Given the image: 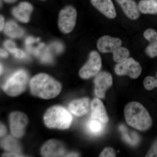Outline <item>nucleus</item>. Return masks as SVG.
Instances as JSON below:
<instances>
[{"mask_svg": "<svg viewBox=\"0 0 157 157\" xmlns=\"http://www.w3.org/2000/svg\"><path fill=\"white\" fill-rule=\"evenodd\" d=\"M91 2L94 7L108 18L113 19L116 17L115 7L111 0H91Z\"/></svg>", "mask_w": 157, "mask_h": 157, "instance_id": "2eb2a0df", "label": "nucleus"}, {"mask_svg": "<svg viewBox=\"0 0 157 157\" xmlns=\"http://www.w3.org/2000/svg\"><path fill=\"white\" fill-rule=\"evenodd\" d=\"M31 91L34 96L44 99H52L61 91L60 83L45 73H39L31 80Z\"/></svg>", "mask_w": 157, "mask_h": 157, "instance_id": "f257e3e1", "label": "nucleus"}, {"mask_svg": "<svg viewBox=\"0 0 157 157\" xmlns=\"http://www.w3.org/2000/svg\"><path fill=\"white\" fill-rule=\"evenodd\" d=\"M4 46L9 52H11V51L16 48V45L14 42L10 40H6L4 43Z\"/></svg>", "mask_w": 157, "mask_h": 157, "instance_id": "a878e982", "label": "nucleus"}, {"mask_svg": "<svg viewBox=\"0 0 157 157\" xmlns=\"http://www.w3.org/2000/svg\"><path fill=\"white\" fill-rule=\"evenodd\" d=\"M90 107V99L85 98L71 101L69 105V109L74 115L82 117L88 113Z\"/></svg>", "mask_w": 157, "mask_h": 157, "instance_id": "ddd939ff", "label": "nucleus"}, {"mask_svg": "<svg viewBox=\"0 0 157 157\" xmlns=\"http://www.w3.org/2000/svg\"><path fill=\"white\" fill-rule=\"evenodd\" d=\"M5 26V19H4V17L2 15H1V18H0V30H1V31L4 30Z\"/></svg>", "mask_w": 157, "mask_h": 157, "instance_id": "c85d7f7f", "label": "nucleus"}, {"mask_svg": "<svg viewBox=\"0 0 157 157\" xmlns=\"http://www.w3.org/2000/svg\"><path fill=\"white\" fill-rule=\"evenodd\" d=\"M91 115L90 118L100 121L104 124L109 121L106 108L103 102L98 98H95L91 103Z\"/></svg>", "mask_w": 157, "mask_h": 157, "instance_id": "f8f14e48", "label": "nucleus"}, {"mask_svg": "<svg viewBox=\"0 0 157 157\" xmlns=\"http://www.w3.org/2000/svg\"><path fill=\"white\" fill-rule=\"evenodd\" d=\"M144 86L147 90H151L157 87V72L155 77L147 76L144 80Z\"/></svg>", "mask_w": 157, "mask_h": 157, "instance_id": "4be33fe9", "label": "nucleus"}, {"mask_svg": "<svg viewBox=\"0 0 157 157\" xmlns=\"http://www.w3.org/2000/svg\"><path fill=\"white\" fill-rule=\"evenodd\" d=\"M99 156L113 157L116 156V154L115 151L112 147H107L103 150Z\"/></svg>", "mask_w": 157, "mask_h": 157, "instance_id": "5701e85b", "label": "nucleus"}, {"mask_svg": "<svg viewBox=\"0 0 157 157\" xmlns=\"http://www.w3.org/2000/svg\"><path fill=\"white\" fill-rule=\"evenodd\" d=\"M73 118L64 107L55 106L45 112L44 121L46 126L52 128L67 129L72 124Z\"/></svg>", "mask_w": 157, "mask_h": 157, "instance_id": "7ed1b4c3", "label": "nucleus"}, {"mask_svg": "<svg viewBox=\"0 0 157 157\" xmlns=\"http://www.w3.org/2000/svg\"><path fill=\"white\" fill-rule=\"evenodd\" d=\"M138 8L144 14H157V0H141Z\"/></svg>", "mask_w": 157, "mask_h": 157, "instance_id": "aec40b11", "label": "nucleus"}, {"mask_svg": "<svg viewBox=\"0 0 157 157\" xmlns=\"http://www.w3.org/2000/svg\"><path fill=\"white\" fill-rule=\"evenodd\" d=\"M102 67V60L97 52L92 51L90 54L87 63L79 70V75L81 78L88 79L96 76Z\"/></svg>", "mask_w": 157, "mask_h": 157, "instance_id": "6e6552de", "label": "nucleus"}, {"mask_svg": "<svg viewBox=\"0 0 157 157\" xmlns=\"http://www.w3.org/2000/svg\"><path fill=\"white\" fill-rule=\"evenodd\" d=\"M146 157H157V139L155 140L150 149L149 150Z\"/></svg>", "mask_w": 157, "mask_h": 157, "instance_id": "b1692460", "label": "nucleus"}, {"mask_svg": "<svg viewBox=\"0 0 157 157\" xmlns=\"http://www.w3.org/2000/svg\"><path fill=\"white\" fill-rule=\"evenodd\" d=\"M33 6L27 2H21L18 6L14 7L12 10V13L14 17L23 23L29 21L30 16L33 11Z\"/></svg>", "mask_w": 157, "mask_h": 157, "instance_id": "4468645a", "label": "nucleus"}, {"mask_svg": "<svg viewBox=\"0 0 157 157\" xmlns=\"http://www.w3.org/2000/svg\"><path fill=\"white\" fill-rule=\"evenodd\" d=\"M43 1H45V0H43Z\"/></svg>", "mask_w": 157, "mask_h": 157, "instance_id": "f704fd0d", "label": "nucleus"}, {"mask_svg": "<svg viewBox=\"0 0 157 157\" xmlns=\"http://www.w3.org/2000/svg\"><path fill=\"white\" fill-rule=\"evenodd\" d=\"M9 123L11 134L14 137L19 138L24 135L28 119L24 113L17 111L10 114Z\"/></svg>", "mask_w": 157, "mask_h": 157, "instance_id": "1a4fd4ad", "label": "nucleus"}, {"mask_svg": "<svg viewBox=\"0 0 157 157\" xmlns=\"http://www.w3.org/2000/svg\"><path fill=\"white\" fill-rule=\"evenodd\" d=\"M6 127L3 124H1V132H0V135H1V137H3L4 135H6Z\"/></svg>", "mask_w": 157, "mask_h": 157, "instance_id": "c756f323", "label": "nucleus"}, {"mask_svg": "<svg viewBox=\"0 0 157 157\" xmlns=\"http://www.w3.org/2000/svg\"><path fill=\"white\" fill-rule=\"evenodd\" d=\"M4 33L11 38H19L24 35L25 32L16 23L9 21L6 23L4 29Z\"/></svg>", "mask_w": 157, "mask_h": 157, "instance_id": "a211bd4d", "label": "nucleus"}, {"mask_svg": "<svg viewBox=\"0 0 157 157\" xmlns=\"http://www.w3.org/2000/svg\"><path fill=\"white\" fill-rule=\"evenodd\" d=\"M17 0H4L5 2H6L7 3H13L14 2H16Z\"/></svg>", "mask_w": 157, "mask_h": 157, "instance_id": "473e14b6", "label": "nucleus"}, {"mask_svg": "<svg viewBox=\"0 0 157 157\" xmlns=\"http://www.w3.org/2000/svg\"><path fill=\"white\" fill-rule=\"evenodd\" d=\"M124 13L130 19L136 20L139 17V9L134 0H116Z\"/></svg>", "mask_w": 157, "mask_h": 157, "instance_id": "f3484780", "label": "nucleus"}, {"mask_svg": "<svg viewBox=\"0 0 157 157\" xmlns=\"http://www.w3.org/2000/svg\"><path fill=\"white\" fill-rule=\"evenodd\" d=\"M116 73L119 76H129L136 79L140 76L142 67L139 63L132 58H128L118 63L115 67Z\"/></svg>", "mask_w": 157, "mask_h": 157, "instance_id": "0eeeda50", "label": "nucleus"}, {"mask_svg": "<svg viewBox=\"0 0 157 157\" xmlns=\"http://www.w3.org/2000/svg\"><path fill=\"white\" fill-rule=\"evenodd\" d=\"M28 79V75L25 71L18 70L6 80L2 86L3 90L9 96L19 95L25 90Z\"/></svg>", "mask_w": 157, "mask_h": 157, "instance_id": "39448f33", "label": "nucleus"}, {"mask_svg": "<svg viewBox=\"0 0 157 157\" xmlns=\"http://www.w3.org/2000/svg\"><path fill=\"white\" fill-rule=\"evenodd\" d=\"M1 57L2 58H6L8 56V53L4 49H1Z\"/></svg>", "mask_w": 157, "mask_h": 157, "instance_id": "7c9ffc66", "label": "nucleus"}, {"mask_svg": "<svg viewBox=\"0 0 157 157\" xmlns=\"http://www.w3.org/2000/svg\"><path fill=\"white\" fill-rule=\"evenodd\" d=\"M2 65H1V73L2 74Z\"/></svg>", "mask_w": 157, "mask_h": 157, "instance_id": "72a5a7b5", "label": "nucleus"}, {"mask_svg": "<svg viewBox=\"0 0 157 157\" xmlns=\"http://www.w3.org/2000/svg\"><path fill=\"white\" fill-rule=\"evenodd\" d=\"M65 147L63 144L56 140H48L44 144L41 153L44 157H61L64 155Z\"/></svg>", "mask_w": 157, "mask_h": 157, "instance_id": "9b49d317", "label": "nucleus"}, {"mask_svg": "<svg viewBox=\"0 0 157 157\" xmlns=\"http://www.w3.org/2000/svg\"><path fill=\"white\" fill-rule=\"evenodd\" d=\"M76 18L77 12L73 6H67L61 10L59 15L58 26L62 33H71L76 25Z\"/></svg>", "mask_w": 157, "mask_h": 157, "instance_id": "423d86ee", "label": "nucleus"}, {"mask_svg": "<svg viewBox=\"0 0 157 157\" xmlns=\"http://www.w3.org/2000/svg\"><path fill=\"white\" fill-rule=\"evenodd\" d=\"M94 82L96 95L99 98H104L106 91L112 85V76L106 71L99 72L96 75Z\"/></svg>", "mask_w": 157, "mask_h": 157, "instance_id": "9d476101", "label": "nucleus"}, {"mask_svg": "<svg viewBox=\"0 0 157 157\" xmlns=\"http://www.w3.org/2000/svg\"><path fill=\"white\" fill-rule=\"evenodd\" d=\"M4 157H24L22 155L20 154L17 153L10 152L5 153L3 155Z\"/></svg>", "mask_w": 157, "mask_h": 157, "instance_id": "bb28decb", "label": "nucleus"}, {"mask_svg": "<svg viewBox=\"0 0 157 157\" xmlns=\"http://www.w3.org/2000/svg\"><path fill=\"white\" fill-rule=\"evenodd\" d=\"M122 41L118 38L104 36L98 40L97 47L102 53L112 52L114 61H121L127 56L128 49L121 46Z\"/></svg>", "mask_w": 157, "mask_h": 157, "instance_id": "20e7f679", "label": "nucleus"}, {"mask_svg": "<svg viewBox=\"0 0 157 157\" xmlns=\"http://www.w3.org/2000/svg\"><path fill=\"white\" fill-rule=\"evenodd\" d=\"M39 39H34L33 37H29L26 39L25 43L27 45H30V44H32L33 42H36V41H39Z\"/></svg>", "mask_w": 157, "mask_h": 157, "instance_id": "cd10ccee", "label": "nucleus"}, {"mask_svg": "<svg viewBox=\"0 0 157 157\" xmlns=\"http://www.w3.org/2000/svg\"><path fill=\"white\" fill-rule=\"evenodd\" d=\"M1 145L3 148L10 152L19 153L21 151V148L17 140L10 136H7L2 140Z\"/></svg>", "mask_w": 157, "mask_h": 157, "instance_id": "6ab92c4d", "label": "nucleus"}, {"mask_svg": "<svg viewBox=\"0 0 157 157\" xmlns=\"http://www.w3.org/2000/svg\"><path fill=\"white\" fill-rule=\"evenodd\" d=\"M67 157H78V154L76 153H71L67 155L66 156Z\"/></svg>", "mask_w": 157, "mask_h": 157, "instance_id": "2f4dec72", "label": "nucleus"}, {"mask_svg": "<svg viewBox=\"0 0 157 157\" xmlns=\"http://www.w3.org/2000/svg\"><path fill=\"white\" fill-rule=\"evenodd\" d=\"M144 36L149 42V44L146 48V53L151 58L157 56V32L153 29L146 30Z\"/></svg>", "mask_w": 157, "mask_h": 157, "instance_id": "dca6fc26", "label": "nucleus"}, {"mask_svg": "<svg viewBox=\"0 0 157 157\" xmlns=\"http://www.w3.org/2000/svg\"><path fill=\"white\" fill-rule=\"evenodd\" d=\"M104 124L100 121L90 118L87 124V129L93 135H100L103 131Z\"/></svg>", "mask_w": 157, "mask_h": 157, "instance_id": "412c9836", "label": "nucleus"}, {"mask_svg": "<svg viewBox=\"0 0 157 157\" xmlns=\"http://www.w3.org/2000/svg\"><path fill=\"white\" fill-rule=\"evenodd\" d=\"M124 114L128 124L139 131H147L152 125V119L149 113L138 102L128 103L125 107Z\"/></svg>", "mask_w": 157, "mask_h": 157, "instance_id": "f03ea898", "label": "nucleus"}, {"mask_svg": "<svg viewBox=\"0 0 157 157\" xmlns=\"http://www.w3.org/2000/svg\"><path fill=\"white\" fill-rule=\"evenodd\" d=\"M11 53L15 57L18 59H23L26 57V54L25 52L18 49L17 48H14L13 50L11 51Z\"/></svg>", "mask_w": 157, "mask_h": 157, "instance_id": "393cba45", "label": "nucleus"}]
</instances>
